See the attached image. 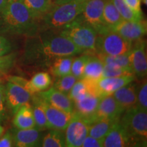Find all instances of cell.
I'll use <instances>...</instances> for the list:
<instances>
[{"instance_id":"cell-1","label":"cell","mask_w":147,"mask_h":147,"mask_svg":"<svg viewBox=\"0 0 147 147\" xmlns=\"http://www.w3.org/2000/svg\"><path fill=\"white\" fill-rule=\"evenodd\" d=\"M84 52L68 38L49 32L29 37L25 43L23 62L27 65L47 68L55 59L75 56Z\"/></svg>"},{"instance_id":"cell-2","label":"cell","mask_w":147,"mask_h":147,"mask_svg":"<svg viewBox=\"0 0 147 147\" xmlns=\"http://www.w3.org/2000/svg\"><path fill=\"white\" fill-rule=\"evenodd\" d=\"M38 21L23 1H11L0 13V32L34 36L39 33Z\"/></svg>"},{"instance_id":"cell-3","label":"cell","mask_w":147,"mask_h":147,"mask_svg":"<svg viewBox=\"0 0 147 147\" xmlns=\"http://www.w3.org/2000/svg\"><path fill=\"white\" fill-rule=\"evenodd\" d=\"M87 0H67L53 4V8L42 18L47 28H63L82 14Z\"/></svg>"},{"instance_id":"cell-4","label":"cell","mask_w":147,"mask_h":147,"mask_svg":"<svg viewBox=\"0 0 147 147\" xmlns=\"http://www.w3.org/2000/svg\"><path fill=\"white\" fill-rule=\"evenodd\" d=\"M59 34L68 38L77 47L84 51L95 50L97 33L94 29L84 23L80 15L63 27Z\"/></svg>"},{"instance_id":"cell-5","label":"cell","mask_w":147,"mask_h":147,"mask_svg":"<svg viewBox=\"0 0 147 147\" xmlns=\"http://www.w3.org/2000/svg\"><path fill=\"white\" fill-rule=\"evenodd\" d=\"M119 122L133 140H146L147 112L134 106L125 110Z\"/></svg>"},{"instance_id":"cell-6","label":"cell","mask_w":147,"mask_h":147,"mask_svg":"<svg viewBox=\"0 0 147 147\" xmlns=\"http://www.w3.org/2000/svg\"><path fill=\"white\" fill-rule=\"evenodd\" d=\"M133 42L110 29L97 34L95 51L108 55H123L130 51Z\"/></svg>"},{"instance_id":"cell-7","label":"cell","mask_w":147,"mask_h":147,"mask_svg":"<svg viewBox=\"0 0 147 147\" xmlns=\"http://www.w3.org/2000/svg\"><path fill=\"white\" fill-rule=\"evenodd\" d=\"M105 0H87L82 14H80L84 23H86L97 33L102 34L110 29L103 21Z\"/></svg>"},{"instance_id":"cell-8","label":"cell","mask_w":147,"mask_h":147,"mask_svg":"<svg viewBox=\"0 0 147 147\" xmlns=\"http://www.w3.org/2000/svg\"><path fill=\"white\" fill-rule=\"evenodd\" d=\"M65 130V146L80 147L88 135L89 124L83 118L73 113Z\"/></svg>"},{"instance_id":"cell-9","label":"cell","mask_w":147,"mask_h":147,"mask_svg":"<svg viewBox=\"0 0 147 147\" xmlns=\"http://www.w3.org/2000/svg\"><path fill=\"white\" fill-rule=\"evenodd\" d=\"M134 74L119 77H102L93 84L92 91L100 97L113 95L116 91L135 80Z\"/></svg>"},{"instance_id":"cell-10","label":"cell","mask_w":147,"mask_h":147,"mask_svg":"<svg viewBox=\"0 0 147 147\" xmlns=\"http://www.w3.org/2000/svg\"><path fill=\"white\" fill-rule=\"evenodd\" d=\"M5 96L7 109L14 115L22 106L30 102L32 94L23 87L8 81L5 86Z\"/></svg>"},{"instance_id":"cell-11","label":"cell","mask_w":147,"mask_h":147,"mask_svg":"<svg viewBox=\"0 0 147 147\" xmlns=\"http://www.w3.org/2000/svg\"><path fill=\"white\" fill-rule=\"evenodd\" d=\"M101 97L91 91L82 95L74 102V113L90 123L95 118V113Z\"/></svg>"},{"instance_id":"cell-12","label":"cell","mask_w":147,"mask_h":147,"mask_svg":"<svg viewBox=\"0 0 147 147\" xmlns=\"http://www.w3.org/2000/svg\"><path fill=\"white\" fill-rule=\"evenodd\" d=\"M110 30L117 33L125 39L134 42L142 39L143 37L146 34V22L143 19L138 21L123 19L112 27Z\"/></svg>"},{"instance_id":"cell-13","label":"cell","mask_w":147,"mask_h":147,"mask_svg":"<svg viewBox=\"0 0 147 147\" xmlns=\"http://www.w3.org/2000/svg\"><path fill=\"white\" fill-rule=\"evenodd\" d=\"M40 100L47 117L48 129L64 131L67 127L73 113H67L51 106L40 96Z\"/></svg>"},{"instance_id":"cell-14","label":"cell","mask_w":147,"mask_h":147,"mask_svg":"<svg viewBox=\"0 0 147 147\" xmlns=\"http://www.w3.org/2000/svg\"><path fill=\"white\" fill-rule=\"evenodd\" d=\"M131 49L129 51L130 64L134 75L139 78H144L147 74L146 45L142 39L133 42Z\"/></svg>"},{"instance_id":"cell-15","label":"cell","mask_w":147,"mask_h":147,"mask_svg":"<svg viewBox=\"0 0 147 147\" xmlns=\"http://www.w3.org/2000/svg\"><path fill=\"white\" fill-rule=\"evenodd\" d=\"M14 146L36 147L42 144L41 131L36 127L21 129L14 127L12 131Z\"/></svg>"},{"instance_id":"cell-16","label":"cell","mask_w":147,"mask_h":147,"mask_svg":"<svg viewBox=\"0 0 147 147\" xmlns=\"http://www.w3.org/2000/svg\"><path fill=\"white\" fill-rule=\"evenodd\" d=\"M38 93L51 106L67 113H74V102L68 95L58 91L53 87L47 91H40Z\"/></svg>"},{"instance_id":"cell-17","label":"cell","mask_w":147,"mask_h":147,"mask_svg":"<svg viewBox=\"0 0 147 147\" xmlns=\"http://www.w3.org/2000/svg\"><path fill=\"white\" fill-rule=\"evenodd\" d=\"M133 140L129 135L119 120L113 125L108 133L104 138L103 146L104 147H124L130 146Z\"/></svg>"},{"instance_id":"cell-18","label":"cell","mask_w":147,"mask_h":147,"mask_svg":"<svg viewBox=\"0 0 147 147\" xmlns=\"http://www.w3.org/2000/svg\"><path fill=\"white\" fill-rule=\"evenodd\" d=\"M124 111L113 95H109L101 98L95 113V119H119Z\"/></svg>"},{"instance_id":"cell-19","label":"cell","mask_w":147,"mask_h":147,"mask_svg":"<svg viewBox=\"0 0 147 147\" xmlns=\"http://www.w3.org/2000/svg\"><path fill=\"white\" fill-rule=\"evenodd\" d=\"M113 97L124 110L136 105V85L133 82L123 86L113 93Z\"/></svg>"},{"instance_id":"cell-20","label":"cell","mask_w":147,"mask_h":147,"mask_svg":"<svg viewBox=\"0 0 147 147\" xmlns=\"http://www.w3.org/2000/svg\"><path fill=\"white\" fill-rule=\"evenodd\" d=\"M104 65V63L98 57L90 55L80 79H83L91 83H95L102 78Z\"/></svg>"},{"instance_id":"cell-21","label":"cell","mask_w":147,"mask_h":147,"mask_svg":"<svg viewBox=\"0 0 147 147\" xmlns=\"http://www.w3.org/2000/svg\"><path fill=\"white\" fill-rule=\"evenodd\" d=\"M13 125L14 127L21 129L36 127L34 114L30 103H27L21 106L14 115Z\"/></svg>"},{"instance_id":"cell-22","label":"cell","mask_w":147,"mask_h":147,"mask_svg":"<svg viewBox=\"0 0 147 147\" xmlns=\"http://www.w3.org/2000/svg\"><path fill=\"white\" fill-rule=\"evenodd\" d=\"M119 119H95L89 123L88 135L97 139H104L113 125Z\"/></svg>"},{"instance_id":"cell-23","label":"cell","mask_w":147,"mask_h":147,"mask_svg":"<svg viewBox=\"0 0 147 147\" xmlns=\"http://www.w3.org/2000/svg\"><path fill=\"white\" fill-rule=\"evenodd\" d=\"M31 13L38 19L42 18L53 6V0H22Z\"/></svg>"},{"instance_id":"cell-24","label":"cell","mask_w":147,"mask_h":147,"mask_svg":"<svg viewBox=\"0 0 147 147\" xmlns=\"http://www.w3.org/2000/svg\"><path fill=\"white\" fill-rule=\"evenodd\" d=\"M74 56L61 57L53 61L49 66V71L55 77H61L69 74L71 72V63L74 60Z\"/></svg>"},{"instance_id":"cell-25","label":"cell","mask_w":147,"mask_h":147,"mask_svg":"<svg viewBox=\"0 0 147 147\" xmlns=\"http://www.w3.org/2000/svg\"><path fill=\"white\" fill-rule=\"evenodd\" d=\"M32 110L34 114V118L36 123V128L42 131L46 129H48V124L47 117L43 108H42L40 100V96L38 93L32 95Z\"/></svg>"},{"instance_id":"cell-26","label":"cell","mask_w":147,"mask_h":147,"mask_svg":"<svg viewBox=\"0 0 147 147\" xmlns=\"http://www.w3.org/2000/svg\"><path fill=\"white\" fill-rule=\"evenodd\" d=\"M123 20L112 0H105L103 10V21L110 29Z\"/></svg>"},{"instance_id":"cell-27","label":"cell","mask_w":147,"mask_h":147,"mask_svg":"<svg viewBox=\"0 0 147 147\" xmlns=\"http://www.w3.org/2000/svg\"><path fill=\"white\" fill-rule=\"evenodd\" d=\"M97 56L102 61L104 64L117 65L133 71L131 64H130L129 52L125 54L119 55H108L102 54V53H97Z\"/></svg>"},{"instance_id":"cell-28","label":"cell","mask_w":147,"mask_h":147,"mask_svg":"<svg viewBox=\"0 0 147 147\" xmlns=\"http://www.w3.org/2000/svg\"><path fill=\"white\" fill-rule=\"evenodd\" d=\"M41 146L43 147L65 146V138L63 130H51L42 138Z\"/></svg>"},{"instance_id":"cell-29","label":"cell","mask_w":147,"mask_h":147,"mask_svg":"<svg viewBox=\"0 0 147 147\" xmlns=\"http://www.w3.org/2000/svg\"><path fill=\"white\" fill-rule=\"evenodd\" d=\"M31 83L36 93L45 91L51 87L52 84V78L49 73L40 71L36 74L30 80Z\"/></svg>"},{"instance_id":"cell-30","label":"cell","mask_w":147,"mask_h":147,"mask_svg":"<svg viewBox=\"0 0 147 147\" xmlns=\"http://www.w3.org/2000/svg\"><path fill=\"white\" fill-rule=\"evenodd\" d=\"M92 85L93 83L87 82L83 79L78 80L71 89L68 93V96L73 102H74L79 97L87 93L88 91H92Z\"/></svg>"},{"instance_id":"cell-31","label":"cell","mask_w":147,"mask_h":147,"mask_svg":"<svg viewBox=\"0 0 147 147\" xmlns=\"http://www.w3.org/2000/svg\"><path fill=\"white\" fill-rule=\"evenodd\" d=\"M112 1L124 20L138 21L143 19V18L136 15L131 9L129 8L124 0H112Z\"/></svg>"},{"instance_id":"cell-32","label":"cell","mask_w":147,"mask_h":147,"mask_svg":"<svg viewBox=\"0 0 147 147\" xmlns=\"http://www.w3.org/2000/svg\"><path fill=\"white\" fill-rule=\"evenodd\" d=\"M77 78L72 74L65 75V76L59 77L58 80L55 82L53 87L65 94L68 95L73 85L77 81Z\"/></svg>"},{"instance_id":"cell-33","label":"cell","mask_w":147,"mask_h":147,"mask_svg":"<svg viewBox=\"0 0 147 147\" xmlns=\"http://www.w3.org/2000/svg\"><path fill=\"white\" fill-rule=\"evenodd\" d=\"M131 74H134L133 71L123 67L110 64H104L102 77H119Z\"/></svg>"},{"instance_id":"cell-34","label":"cell","mask_w":147,"mask_h":147,"mask_svg":"<svg viewBox=\"0 0 147 147\" xmlns=\"http://www.w3.org/2000/svg\"><path fill=\"white\" fill-rule=\"evenodd\" d=\"M90 55H82L74 59L71 63L70 74L76 77L77 80H80L81 78L84 67Z\"/></svg>"},{"instance_id":"cell-35","label":"cell","mask_w":147,"mask_h":147,"mask_svg":"<svg viewBox=\"0 0 147 147\" xmlns=\"http://www.w3.org/2000/svg\"><path fill=\"white\" fill-rule=\"evenodd\" d=\"M137 102L136 105L139 109L147 112V82L146 80H143L136 87Z\"/></svg>"},{"instance_id":"cell-36","label":"cell","mask_w":147,"mask_h":147,"mask_svg":"<svg viewBox=\"0 0 147 147\" xmlns=\"http://www.w3.org/2000/svg\"><path fill=\"white\" fill-rule=\"evenodd\" d=\"M16 53H9L0 57V77L4 76L14 67L16 62Z\"/></svg>"},{"instance_id":"cell-37","label":"cell","mask_w":147,"mask_h":147,"mask_svg":"<svg viewBox=\"0 0 147 147\" xmlns=\"http://www.w3.org/2000/svg\"><path fill=\"white\" fill-rule=\"evenodd\" d=\"M7 79H8V82H12V83L17 84L20 87H23V89L27 90V91L32 93V95L34 94V93H36V90L33 87L30 80H27V79L24 78L23 77L17 76H10L7 78Z\"/></svg>"},{"instance_id":"cell-38","label":"cell","mask_w":147,"mask_h":147,"mask_svg":"<svg viewBox=\"0 0 147 147\" xmlns=\"http://www.w3.org/2000/svg\"><path fill=\"white\" fill-rule=\"evenodd\" d=\"M7 118V106L5 103V87L0 84V123Z\"/></svg>"},{"instance_id":"cell-39","label":"cell","mask_w":147,"mask_h":147,"mask_svg":"<svg viewBox=\"0 0 147 147\" xmlns=\"http://www.w3.org/2000/svg\"><path fill=\"white\" fill-rule=\"evenodd\" d=\"M12 49V45L10 40L0 35V57L10 53Z\"/></svg>"},{"instance_id":"cell-40","label":"cell","mask_w":147,"mask_h":147,"mask_svg":"<svg viewBox=\"0 0 147 147\" xmlns=\"http://www.w3.org/2000/svg\"><path fill=\"white\" fill-rule=\"evenodd\" d=\"M125 2L136 15L143 18L142 9H141V0H124Z\"/></svg>"},{"instance_id":"cell-41","label":"cell","mask_w":147,"mask_h":147,"mask_svg":"<svg viewBox=\"0 0 147 147\" xmlns=\"http://www.w3.org/2000/svg\"><path fill=\"white\" fill-rule=\"evenodd\" d=\"M104 139H97L87 135L82 142V147H103Z\"/></svg>"},{"instance_id":"cell-42","label":"cell","mask_w":147,"mask_h":147,"mask_svg":"<svg viewBox=\"0 0 147 147\" xmlns=\"http://www.w3.org/2000/svg\"><path fill=\"white\" fill-rule=\"evenodd\" d=\"M14 146V141L12 134L10 131H7L0 138V147Z\"/></svg>"},{"instance_id":"cell-43","label":"cell","mask_w":147,"mask_h":147,"mask_svg":"<svg viewBox=\"0 0 147 147\" xmlns=\"http://www.w3.org/2000/svg\"><path fill=\"white\" fill-rule=\"evenodd\" d=\"M8 0H0V13L5 8L6 5L8 4Z\"/></svg>"},{"instance_id":"cell-44","label":"cell","mask_w":147,"mask_h":147,"mask_svg":"<svg viewBox=\"0 0 147 147\" xmlns=\"http://www.w3.org/2000/svg\"><path fill=\"white\" fill-rule=\"evenodd\" d=\"M4 128H3V127L1 125V124H0V138L2 136V135L3 134H4Z\"/></svg>"},{"instance_id":"cell-45","label":"cell","mask_w":147,"mask_h":147,"mask_svg":"<svg viewBox=\"0 0 147 147\" xmlns=\"http://www.w3.org/2000/svg\"><path fill=\"white\" fill-rule=\"evenodd\" d=\"M141 1H142V2L143 3H144L145 5H146V3H147V0H141Z\"/></svg>"},{"instance_id":"cell-46","label":"cell","mask_w":147,"mask_h":147,"mask_svg":"<svg viewBox=\"0 0 147 147\" xmlns=\"http://www.w3.org/2000/svg\"><path fill=\"white\" fill-rule=\"evenodd\" d=\"M22 1V0H8V2H11V1Z\"/></svg>"}]
</instances>
